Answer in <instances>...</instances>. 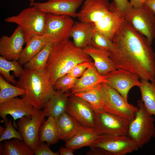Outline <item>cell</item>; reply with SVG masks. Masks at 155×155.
<instances>
[{"label":"cell","instance_id":"5b68a950","mask_svg":"<svg viewBox=\"0 0 155 155\" xmlns=\"http://www.w3.org/2000/svg\"><path fill=\"white\" fill-rule=\"evenodd\" d=\"M87 155H124L139 148L127 135H99L90 146Z\"/></svg>","mask_w":155,"mask_h":155},{"label":"cell","instance_id":"7402d4cb","mask_svg":"<svg viewBox=\"0 0 155 155\" xmlns=\"http://www.w3.org/2000/svg\"><path fill=\"white\" fill-rule=\"evenodd\" d=\"M56 120L60 139L65 141L72 138L83 127L66 112Z\"/></svg>","mask_w":155,"mask_h":155},{"label":"cell","instance_id":"f35d334b","mask_svg":"<svg viewBox=\"0 0 155 155\" xmlns=\"http://www.w3.org/2000/svg\"><path fill=\"white\" fill-rule=\"evenodd\" d=\"M146 0H130L129 2L133 7L137 8L142 7Z\"/></svg>","mask_w":155,"mask_h":155},{"label":"cell","instance_id":"d590c367","mask_svg":"<svg viewBox=\"0 0 155 155\" xmlns=\"http://www.w3.org/2000/svg\"><path fill=\"white\" fill-rule=\"evenodd\" d=\"M111 3L123 17L126 12L133 7L128 0H113Z\"/></svg>","mask_w":155,"mask_h":155},{"label":"cell","instance_id":"74e56055","mask_svg":"<svg viewBox=\"0 0 155 155\" xmlns=\"http://www.w3.org/2000/svg\"><path fill=\"white\" fill-rule=\"evenodd\" d=\"M74 150L68 147H62L59 150V152L60 155H73Z\"/></svg>","mask_w":155,"mask_h":155},{"label":"cell","instance_id":"7a4b0ae2","mask_svg":"<svg viewBox=\"0 0 155 155\" xmlns=\"http://www.w3.org/2000/svg\"><path fill=\"white\" fill-rule=\"evenodd\" d=\"M77 18L80 21L92 24L111 40L124 20L109 0H85Z\"/></svg>","mask_w":155,"mask_h":155},{"label":"cell","instance_id":"9a60e30c","mask_svg":"<svg viewBox=\"0 0 155 155\" xmlns=\"http://www.w3.org/2000/svg\"><path fill=\"white\" fill-rule=\"evenodd\" d=\"M83 3V0H48L43 3L34 2L30 5L46 13L75 18L77 10Z\"/></svg>","mask_w":155,"mask_h":155},{"label":"cell","instance_id":"e575fe53","mask_svg":"<svg viewBox=\"0 0 155 155\" xmlns=\"http://www.w3.org/2000/svg\"><path fill=\"white\" fill-rule=\"evenodd\" d=\"M94 65V62L91 61L81 63L76 65L67 74L78 78L82 75L88 68Z\"/></svg>","mask_w":155,"mask_h":155},{"label":"cell","instance_id":"603a6c76","mask_svg":"<svg viewBox=\"0 0 155 155\" xmlns=\"http://www.w3.org/2000/svg\"><path fill=\"white\" fill-rule=\"evenodd\" d=\"M99 135L95 127H83L72 138L65 141V146L74 150L90 147Z\"/></svg>","mask_w":155,"mask_h":155},{"label":"cell","instance_id":"7c38bea8","mask_svg":"<svg viewBox=\"0 0 155 155\" xmlns=\"http://www.w3.org/2000/svg\"><path fill=\"white\" fill-rule=\"evenodd\" d=\"M130 122L123 118L104 111L94 112V127L99 135H128Z\"/></svg>","mask_w":155,"mask_h":155},{"label":"cell","instance_id":"5bb4252c","mask_svg":"<svg viewBox=\"0 0 155 155\" xmlns=\"http://www.w3.org/2000/svg\"><path fill=\"white\" fill-rule=\"evenodd\" d=\"M65 112L82 126L94 127V112L89 104L81 98L71 94Z\"/></svg>","mask_w":155,"mask_h":155},{"label":"cell","instance_id":"4316f807","mask_svg":"<svg viewBox=\"0 0 155 155\" xmlns=\"http://www.w3.org/2000/svg\"><path fill=\"white\" fill-rule=\"evenodd\" d=\"M0 155H33V151L23 141L16 138L5 140L0 144Z\"/></svg>","mask_w":155,"mask_h":155},{"label":"cell","instance_id":"8fae6325","mask_svg":"<svg viewBox=\"0 0 155 155\" xmlns=\"http://www.w3.org/2000/svg\"><path fill=\"white\" fill-rule=\"evenodd\" d=\"M45 117L43 111L36 110L32 115L24 116L17 121V126L23 141L32 151L41 143L39 139V132Z\"/></svg>","mask_w":155,"mask_h":155},{"label":"cell","instance_id":"484cf974","mask_svg":"<svg viewBox=\"0 0 155 155\" xmlns=\"http://www.w3.org/2000/svg\"><path fill=\"white\" fill-rule=\"evenodd\" d=\"M141 85L138 87L142 99L146 108L155 119V81H150L140 79Z\"/></svg>","mask_w":155,"mask_h":155},{"label":"cell","instance_id":"1f68e13d","mask_svg":"<svg viewBox=\"0 0 155 155\" xmlns=\"http://www.w3.org/2000/svg\"><path fill=\"white\" fill-rule=\"evenodd\" d=\"M88 45L100 50L109 52L113 48L112 40L102 33L94 28L92 39Z\"/></svg>","mask_w":155,"mask_h":155},{"label":"cell","instance_id":"836d02e7","mask_svg":"<svg viewBox=\"0 0 155 155\" xmlns=\"http://www.w3.org/2000/svg\"><path fill=\"white\" fill-rule=\"evenodd\" d=\"M5 122L6 128H4L2 126L0 127V142L12 138H16L23 141L22 134L14 128L11 120L9 121L7 119Z\"/></svg>","mask_w":155,"mask_h":155},{"label":"cell","instance_id":"60d3db41","mask_svg":"<svg viewBox=\"0 0 155 155\" xmlns=\"http://www.w3.org/2000/svg\"><path fill=\"white\" fill-rule=\"evenodd\" d=\"M35 0H29V1H30V3H32L34 2V1Z\"/></svg>","mask_w":155,"mask_h":155},{"label":"cell","instance_id":"83f0119b","mask_svg":"<svg viewBox=\"0 0 155 155\" xmlns=\"http://www.w3.org/2000/svg\"><path fill=\"white\" fill-rule=\"evenodd\" d=\"M54 45L47 42L42 50L24 65V68L39 71L44 69Z\"/></svg>","mask_w":155,"mask_h":155},{"label":"cell","instance_id":"ab89813d","mask_svg":"<svg viewBox=\"0 0 155 155\" xmlns=\"http://www.w3.org/2000/svg\"><path fill=\"white\" fill-rule=\"evenodd\" d=\"M144 4L150 8L155 15V0H146Z\"/></svg>","mask_w":155,"mask_h":155},{"label":"cell","instance_id":"4fadbf2b","mask_svg":"<svg viewBox=\"0 0 155 155\" xmlns=\"http://www.w3.org/2000/svg\"><path fill=\"white\" fill-rule=\"evenodd\" d=\"M106 83L127 101L128 93L133 87L141 84L140 78L136 74L123 69H117L106 75Z\"/></svg>","mask_w":155,"mask_h":155},{"label":"cell","instance_id":"3957f363","mask_svg":"<svg viewBox=\"0 0 155 155\" xmlns=\"http://www.w3.org/2000/svg\"><path fill=\"white\" fill-rule=\"evenodd\" d=\"M91 58L82 49L68 40L54 44L45 69L53 86L59 78L68 73L76 65L91 61Z\"/></svg>","mask_w":155,"mask_h":155},{"label":"cell","instance_id":"2e32d148","mask_svg":"<svg viewBox=\"0 0 155 155\" xmlns=\"http://www.w3.org/2000/svg\"><path fill=\"white\" fill-rule=\"evenodd\" d=\"M25 43L23 31L19 26L10 36L4 35L0 39V55L9 60H18Z\"/></svg>","mask_w":155,"mask_h":155},{"label":"cell","instance_id":"ba28073f","mask_svg":"<svg viewBox=\"0 0 155 155\" xmlns=\"http://www.w3.org/2000/svg\"><path fill=\"white\" fill-rule=\"evenodd\" d=\"M103 111L129 121L135 118L137 106L129 103L115 89L106 83H102Z\"/></svg>","mask_w":155,"mask_h":155},{"label":"cell","instance_id":"e0dca14e","mask_svg":"<svg viewBox=\"0 0 155 155\" xmlns=\"http://www.w3.org/2000/svg\"><path fill=\"white\" fill-rule=\"evenodd\" d=\"M36 109L24 98H13L0 103V116L5 121L7 115H11L14 120V124L16 120L24 116H29L36 111Z\"/></svg>","mask_w":155,"mask_h":155},{"label":"cell","instance_id":"277c9868","mask_svg":"<svg viewBox=\"0 0 155 155\" xmlns=\"http://www.w3.org/2000/svg\"><path fill=\"white\" fill-rule=\"evenodd\" d=\"M16 85L25 90L23 98L36 110L43 108L46 100L57 92L45 69L39 71L24 68Z\"/></svg>","mask_w":155,"mask_h":155},{"label":"cell","instance_id":"52a82bcc","mask_svg":"<svg viewBox=\"0 0 155 155\" xmlns=\"http://www.w3.org/2000/svg\"><path fill=\"white\" fill-rule=\"evenodd\" d=\"M46 14L31 6L24 9L16 15L7 17L4 20L6 22L15 23L21 27L24 35L26 44L34 36L43 35Z\"/></svg>","mask_w":155,"mask_h":155},{"label":"cell","instance_id":"4dcf8cb0","mask_svg":"<svg viewBox=\"0 0 155 155\" xmlns=\"http://www.w3.org/2000/svg\"><path fill=\"white\" fill-rule=\"evenodd\" d=\"M25 94L24 89L10 84L0 76V103Z\"/></svg>","mask_w":155,"mask_h":155},{"label":"cell","instance_id":"44dd1931","mask_svg":"<svg viewBox=\"0 0 155 155\" xmlns=\"http://www.w3.org/2000/svg\"><path fill=\"white\" fill-rule=\"evenodd\" d=\"M93 26L89 23L80 21L74 22L69 32V37L77 47L83 49L88 45L92 39Z\"/></svg>","mask_w":155,"mask_h":155},{"label":"cell","instance_id":"8992f818","mask_svg":"<svg viewBox=\"0 0 155 155\" xmlns=\"http://www.w3.org/2000/svg\"><path fill=\"white\" fill-rule=\"evenodd\" d=\"M137 104L138 110L134 119L130 122L128 135L140 148L155 137V119L147 111L141 100H138Z\"/></svg>","mask_w":155,"mask_h":155},{"label":"cell","instance_id":"ffe728a7","mask_svg":"<svg viewBox=\"0 0 155 155\" xmlns=\"http://www.w3.org/2000/svg\"><path fill=\"white\" fill-rule=\"evenodd\" d=\"M71 92L56 93L51 96L45 102L43 111L45 116H51L56 119L65 112Z\"/></svg>","mask_w":155,"mask_h":155},{"label":"cell","instance_id":"f1b7e54d","mask_svg":"<svg viewBox=\"0 0 155 155\" xmlns=\"http://www.w3.org/2000/svg\"><path fill=\"white\" fill-rule=\"evenodd\" d=\"M74 94L86 101L94 112L103 111L102 83L90 90Z\"/></svg>","mask_w":155,"mask_h":155},{"label":"cell","instance_id":"ac0fdd59","mask_svg":"<svg viewBox=\"0 0 155 155\" xmlns=\"http://www.w3.org/2000/svg\"><path fill=\"white\" fill-rule=\"evenodd\" d=\"M104 82H106V76L100 75L94 65L86 69L72 89L71 92L74 94L87 92Z\"/></svg>","mask_w":155,"mask_h":155},{"label":"cell","instance_id":"30bf717a","mask_svg":"<svg viewBox=\"0 0 155 155\" xmlns=\"http://www.w3.org/2000/svg\"><path fill=\"white\" fill-rule=\"evenodd\" d=\"M74 23L71 17L66 15L46 13L43 36L47 42L58 44L68 40L70 29Z\"/></svg>","mask_w":155,"mask_h":155},{"label":"cell","instance_id":"d6986e66","mask_svg":"<svg viewBox=\"0 0 155 155\" xmlns=\"http://www.w3.org/2000/svg\"><path fill=\"white\" fill-rule=\"evenodd\" d=\"M83 49L93 59L95 67L100 75L106 76L117 69L110 57L109 51L100 50L89 45Z\"/></svg>","mask_w":155,"mask_h":155},{"label":"cell","instance_id":"9c48e42d","mask_svg":"<svg viewBox=\"0 0 155 155\" xmlns=\"http://www.w3.org/2000/svg\"><path fill=\"white\" fill-rule=\"evenodd\" d=\"M123 18L152 45L155 38V15L150 8L144 4L140 7H133L124 15Z\"/></svg>","mask_w":155,"mask_h":155},{"label":"cell","instance_id":"cb8c5ba5","mask_svg":"<svg viewBox=\"0 0 155 155\" xmlns=\"http://www.w3.org/2000/svg\"><path fill=\"white\" fill-rule=\"evenodd\" d=\"M47 43L43 35H36L32 37L23 49L18 60L20 64L24 65L42 50Z\"/></svg>","mask_w":155,"mask_h":155},{"label":"cell","instance_id":"d4e9b609","mask_svg":"<svg viewBox=\"0 0 155 155\" xmlns=\"http://www.w3.org/2000/svg\"><path fill=\"white\" fill-rule=\"evenodd\" d=\"M39 136L41 142H46L50 145L58 142L60 138L55 119L48 117L40 127Z\"/></svg>","mask_w":155,"mask_h":155},{"label":"cell","instance_id":"6da1fadb","mask_svg":"<svg viewBox=\"0 0 155 155\" xmlns=\"http://www.w3.org/2000/svg\"><path fill=\"white\" fill-rule=\"evenodd\" d=\"M112 41L110 57L117 69L129 71L141 79L155 81V53L145 36L124 20Z\"/></svg>","mask_w":155,"mask_h":155},{"label":"cell","instance_id":"f546056e","mask_svg":"<svg viewBox=\"0 0 155 155\" xmlns=\"http://www.w3.org/2000/svg\"><path fill=\"white\" fill-rule=\"evenodd\" d=\"M17 60L10 61L3 57H0V72L9 82L16 85L18 81H16L13 76L10 74V72L12 71L14 75L19 77L23 73L24 69Z\"/></svg>","mask_w":155,"mask_h":155},{"label":"cell","instance_id":"d6a6232c","mask_svg":"<svg viewBox=\"0 0 155 155\" xmlns=\"http://www.w3.org/2000/svg\"><path fill=\"white\" fill-rule=\"evenodd\" d=\"M79 78L67 74L59 78L53 85L54 90L61 93L69 92L74 87Z\"/></svg>","mask_w":155,"mask_h":155},{"label":"cell","instance_id":"8d00e7d4","mask_svg":"<svg viewBox=\"0 0 155 155\" xmlns=\"http://www.w3.org/2000/svg\"><path fill=\"white\" fill-rule=\"evenodd\" d=\"M50 145L44 142H41L39 146L33 151L35 155H59L58 152H54L50 148Z\"/></svg>","mask_w":155,"mask_h":155}]
</instances>
